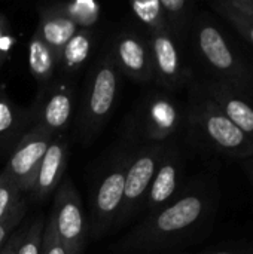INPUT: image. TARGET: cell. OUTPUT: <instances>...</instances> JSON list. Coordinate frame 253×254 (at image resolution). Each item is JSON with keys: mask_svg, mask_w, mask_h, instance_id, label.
Instances as JSON below:
<instances>
[{"mask_svg": "<svg viewBox=\"0 0 253 254\" xmlns=\"http://www.w3.org/2000/svg\"><path fill=\"white\" fill-rule=\"evenodd\" d=\"M130 161V153L116 155L100 176L91 199V225L89 234L92 238H101L116 222L122 198L125 173Z\"/></svg>", "mask_w": 253, "mask_h": 254, "instance_id": "5b68a950", "label": "cell"}, {"mask_svg": "<svg viewBox=\"0 0 253 254\" xmlns=\"http://www.w3.org/2000/svg\"><path fill=\"white\" fill-rule=\"evenodd\" d=\"M209 97L222 113L246 135L253 140V103L237 91L204 77H198Z\"/></svg>", "mask_w": 253, "mask_h": 254, "instance_id": "9a60e30c", "label": "cell"}, {"mask_svg": "<svg viewBox=\"0 0 253 254\" xmlns=\"http://www.w3.org/2000/svg\"><path fill=\"white\" fill-rule=\"evenodd\" d=\"M109 55L121 74L139 83L154 82L152 58L146 36L134 30L119 31L113 39Z\"/></svg>", "mask_w": 253, "mask_h": 254, "instance_id": "7c38bea8", "label": "cell"}, {"mask_svg": "<svg viewBox=\"0 0 253 254\" xmlns=\"http://www.w3.org/2000/svg\"><path fill=\"white\" fill-rule=\"evenodd\" d=\"M25 201L19 199L16 202V205L13 207V210L0 222V249L6 244V241L9 240V237L18 229V226L21 225L24 216H25Z\"/></svg>", "mask_w": 253, "mask_h": 254, "instance_id": "484cf974", "label": "cell"}, {"mask_svg": "<svg viewBox=\"0 0 253 254\" xmlns=\"http://www.w3.org/2000/svg\"><path fill=\"white\" fill-rule=\"evenodd\" d=\"M186 46L204 70L201 77L219 82L253 103V67L209 12H197Z\"/></svg>", "mask_w": 253, "mask_h": 254, "instance_id": "7a4b0ae2", "label": "cell"}, {"mask_svg": "<svg viewBox=\"0 0 253 254\" xmlns=\"http://www.w3.org/2000/svg\"><path fill=\"white\" fill-rule=\"evenodd\" d=\"M121 91V73L110 55L100 58L88 73L84 85L78 116L76 137L82 144H89L104 128L112 116Z\"/></svg>", "mask_w": 253, "mask_h": 254, "instance_id": "277c9868", "label": "cell"}, {"mask_svg": "<svg viewBox=\"0 0 253 254\" xmlns=\"http://www.w3.org/2000/svg\"><path fill=\"white\" fill-rule=\"evenodd\" d=\"M206 254H253V243H246L242 246H233V247H225L219 250H213Z\"/></svg>", "mask_w": 253, "mask_h": 254, "instance_id": "f546056e", "label": "cell"}, {"mask_svg": "<svg viewBox=\"0 0 253 254\" xmlns=\"http://www.w3.org/2000/svg\"><path fill=\"white\" fill-rule=\"evenodd\" d=\"M10 45H12V39L9 36V24L6 21L4 15L0 13V57L6 51H9Z\"/></svg>", "mask_w": 253, "mask_h": 254, "instance_id": "f1b7e54d", "label": "cell"}, {"mask_svg": "<svg viewBox=\"0 0 253 254\" xmlns=\"http://www.w3.org/2000/svg\"><path fill=\"white\" fill-rule=\"evenodd\" d=\"M166 18V25L173 39L185 48L195 19V3L191 0H160Z\"/></svg>", "mask_w": 253, "mask_h": 254, "instance_id": "ac0fdd59", "label": "cell"}, {"mask_svg": "<svg viewBox=\"0 0 253 254\" xmlns=\"http://www.w3.org/2000/svg\"><path fill=\"white\" fill-rule=\"evenodd\" d=\"M146 37L151 49L154 82L167 92H174L188 86L195 76L183 57V48L167 30L149 33Z\"/></svg>", "mask_w": 253, "mask_h": 254, "instance_id": "ba28073f", "label": "cell"}, {"mask_svg": "<svg viewBox=\"0 0 253 254\" xmlns=\"http://www.w3.org/2000/svg\"><path fill=\"white\" fill-rule=\"evenodd\" d=\"M57 65L58 60L54 51L34 33L28 42V68L33 77L46 85L51 82Z\"/></svg>", "mask_w": 253, "mask_h": 254, "instance_id": "ffe728a7", "label": "cell"}, {"mask_svg": "<svg viewBox=\"0 0 253 254\" xmlns=\"http://www.w3.org/2000/svg\"><path fill=\"white\" fill-rule=\"evenodd\" d=\"M75 109V86L69 80H55L43 86L28 113L34 125L43 127L52 135H60L67 132Z\"/></svg>", "mask_w": 253, "mask_h": 254, "instance_id": "9c48e42d", "label": "cell"}, {"mask_svg": "<svg viewBox=\"0 0 253 254\" xmlns=\"http://www.w3.org/2000/svg\"><path fill=\"white\" fill-rule=\"evenodd\" d=\"M183 174V159L182 152L173 140L166 143V149L154 180L151 183L149 192L146 195L143 210L146 214H152L167 204H170L180 192Z\"/></svg>", "mask_w": 253, "mask_h": 254, "instance_id": "4fadbf2b", "label": "cell"}, {"mask_svg": "<svg viewBox=\"0 0 253 254\" xmlns=\"http://www.w3.org/2000/svg\"><path fill=\"white\" fill-rule=\"evenodd\" d=\"M45 222H46V219L43 216H39L27 226L24 240H22L16 254H40Z\"/></svg>", "mask_w": 253, "mask_h": 254, "instance_id": "d4e9b609", "label": "cell"}, {"mask_svg": "<svg viewBox=\"0 0 253 254\" xmlns=\"http://www.w3.org/2000/svg\"><path fill=\"white\" fill-rule=\"evenodd\" d=\"M21 199V190L3 168L0 173V222L13 210Z\"/></svg>", "mask_w": 253, "mask_h": 254, "instance_id": "cb8c5ba5", "label": "cell"}, {"mask_svg": "<svg viewBox=\"0 0 253 254\" xmlns=\"http://www.w3.org/2000/svg\"><path fill=\"white\" fill-rule=\"evenodd\" d=\"M30 113L16 106L4 88L0 86V153H12L19 138L25 134V127L30 122Z\"/></svg>", "mask_w": 253, "mask_h": 254, "instance_id": "2e32d148", "label": "cell"}, {"mask_svg": "<svg viewBox=\"0 0 253 254\" xmlns=\"http://www.w3.org/2000/svg\"><path fill=\"white\" fill-rule=\"evenodd\" d=\"M76 31L78 27L52 6L42 7L39 10V24L34 33L54 51L57 60L60 58L66 43L75 36Z\"/></svg>", "mask_w": 253, "mask_h": 254, "instance_id": "e0dca14e", "label": "cell"}, {"mask_svg": "<svg viewBox=\"0 0 253 254\" xmlns=\"http://www.w3.org/2000/svg\"><path fill=\"white\" fill-rule=\"evenodd\" d=\"M67 138L66 134L54 135L52 141L40 162L34 185L30 190L34 201H45L48 196L55 193L57 188L64 179L67 167Z\"/></svg>", "mask_w": 253, "mask_h": 254, "instance_id": "5bb4252c", "label": "cell"}, {"mask_svg": "<svg viewBox=\"0 0 253 254\" xmlns=\"http://www.w3.org/2000/svg\"><path fill=\"white\" fill-rule=\"evenodd\" d=\"M166 149V143H148L130 153L125 173L124 198L113 226H122L143 210L146 195L160 165Z\"/></svg>", "mask_w": 253, "mask_h": 254, "instance_id": "8992f818", "label": "cell"}, {"mask_svg": "<svg viewBox=\"0 0 253 254\" xmlns=\"http://www.w3.org/2000/svg\"><path fill=\"white\" fill-rule=\"evenodd\" d=\"M210 6H212V9H213L218 15H221L222 18H225V19L239 31V34H240L245 40H248L251 45H253L252 16H249V15H246V13L237 10L236 7H233V6L228 3V0H215V1L210 3Z\"/></svg>", "mask_w": 253, "mask_h": 254, "instance_id": "603a6c76", "label": "cell"}, {"mask_svg": "<svg viewBox=\"0 0 253 254\" xmlns=\"http://www.w3.org/2000/svg\"><path fill=\"white\" fill-rule=\"evenodd\" d=\"M185 124L197 146L233 159L253 158L252 138L222 113L198 77H194L188 85Z\"/></svg>", "mask_w": 253, "mask_h": 254, "instance_id": "3957f363", "label": "cell"}, {"mask_svg": "<svg viewBox=\"0 0 253 254\" xmlns=\"http://www.w3.org/2000/svg\"><path fill=\"white\" fill-rule=\"evenodd\" d=\"M52 137L54 135L43 127L34 125L31 129L25 131L13 147L4 170L15 182L21 193L31 190L37 170L52 141Z\"/></svg>", "mask_w": 253, "mask_h": 254, "instance_id": "8fae6325", "label": "cell"}, {"mask_svg": "<svg viewBox=\"0 0 253 254\" xmlns=\"http://www.w3.org/2000/svg\"><path fill=\"white\" fill-rule=\"evenodd\" d=\"M130 9H131V13L134 15V18L146 28L148 34L167 30L166 18H164V12H163L160 0L131 1Z\"/></svg>", "mask_w": 253, "mask_h": 254, "instance_id": "7402d4cb", "label": "cell"}, {"mask_svg": "<svg viewBox=\"0 0 253 254\" xmlns=\"http://www.w3.org/2000/svg\"><path fill=\"white\" fill-rule=\"evenodd\" d=\"M40 254H69L57 234V229H55L51 214L46 217V222H45Z\"/></svg>", "mask_w": 253, "mask_h": 254, "instance_id": "4316f807", "label": "cell"}, {"mask_svg": "<svg viewBox=\"0 0 253 254\" xmlns=\"http://www.w3.org/2000/svg\"><path fill=\"white\" fill-rule=\"evenodd\" d=\"M94 46V33L92 30L78 28L75 36L63 48L58 65L63 67L66 73H76L88 61Z\"/></svg>", "mask_w": 253, "mask_h": 254, "instance_id": "d6986e66", "label": "cell"}, {"mask_svg": "<svg viewBox=\"0 0 253 254\" xmlns=\"http://www.w3.org/2000/svg\"><path fill=\"white\" fill-rule=\"evenodd\" d=\"M219 201L213 177L197 179L180 189L177 196L148 217L122 240L118 254H146L188 243L210 229Z\"/></svg>", "mask_w": 253, "mask_h": 254, "instance_id": "6da1fadb", "label": "cell"}, {"mask_svg": "<svg viewBox=\"0 0 253 254\" xmlns=\"http://www.w3.org/2000/svg\"><path fill=\"white\" fill-rule=\"evenodd\" d=\"M49 214L67 253H82L86 244L89 225L86 222L81 196L69 177H64L57 188Z\"/></svg>", "mask_w": 253, "mask_h": 254, "instance_id": "52a82bcc", "label": "cell"}, {"mask_svg": "<svg viewBox=\"0 0 253 254\" xmlns=\"http://www.w3.org/2000/svg\"><path fill=\"white\" fill-rule=\"evenodd\" d=\"M185 124V109L170 92H152L140 109V132L148 143L170 141Z\"/></svg>", "mask_w": 253, "mask_h": 254, "instance_id": "30bf717a", "label": "cell"}, {"mask_svg": "<svg viewBox=\"0 0 253 254\" xmlns=\"http://www.w3.org/2000/svg\"><path fill=\"white\" fill-rule=\"evenodd\" d=\"M57 12L69 18L78 28L91 30L100 19L101 6L94 0H72L51 4Z\"/></svg>", "mask_w": 253, "mask_h": 254, "instance_id": "44dd1931", "label": "cell"}, {"mask_svg": "<svg viewBox=\"0 0 253 254\" xmlns=\"http://www.w3.org/2000/svg\"><path fill=\"white\" fill-rule=\"evenodd\" d=\"M242 165H243V170H245V173L249 176L251 182L253 183V158H249V159H245V161H242Z\"/></svg>", "mask_w": 253, "mask_h": 254, "instance_id": "4dcf8cb0", "label": "cell"}, {"mask_svg": "<svg viewBox=\"0 0 253 254\" xmlns=\"http://www.w3.org/2000/svg\"><path fill=\"white\" fill-rule=\"evenodd\" d=\"M25 229L27 226H21L18 228L10 237L9 240L6 241V244L0 249V254H16L22 240H24V235H25Z\"/></svg>", "mask_w": 253, "mask_h": 254, "instance_id": "83f0119b", "label": "cell"}]
</instances>
